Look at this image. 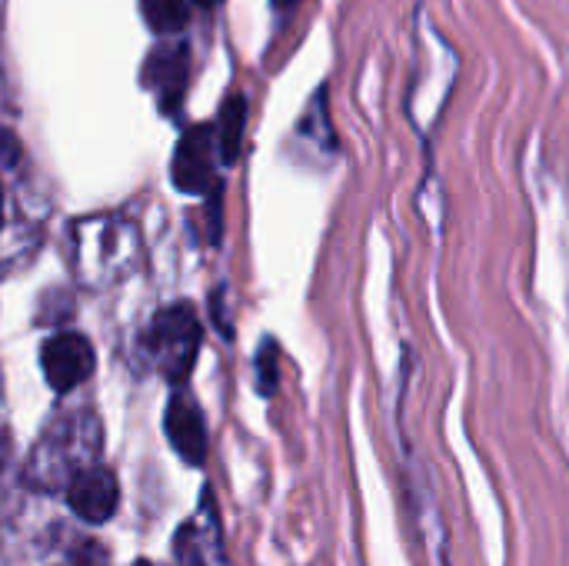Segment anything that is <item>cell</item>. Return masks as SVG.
I'll list each match as a JSON object with an SVG mask.
<instances>
[{
	"label": "cell",
	"mask_w": 569,
	"mask_h": 566,
	"mask_svg": "<svg viewBox=\"0 0 569 566\" xmlns=\"http://www.w3.org/2000/svg\"><path fill=\"white\" fill-rule=\"evenodd\" d=\"M120 504V487L117 477L107 467H90L80 477L70 480L67 487V507L83 520V524H107L117 514Z\"/></svg>",
	"instance_id": "7"
},
{
	"label": "cell",
	"mask_w": 569,
	"mask_h": 566,
	"mask_svg": "<svg viewBox=\"0 0 569 566\" xmlns=\"http://www.w3.org/2000/svg\"><path fill=\"white\" fill-rule=\"evenodd\" d=\"M140 13L153 33H180L187 27V3L183 0H140Z\"/></svg>",
	"instance_id": "11"
},
{
	"label": "cell",
	"mask_w": 569,
	"mask_h": 566,
	"mask_svg": "<svg viewBox=\"0 0 569 566\" xmlns=\"http://www.w3.org/2000/svg\"><path fill=\"white\" fill-rule=\"evenodd\" d=\"M300 0H273V10H290V7H297Z\"/></svg>",
	"instance_id": "14"
},
{
	"label": "cell",
	"mask_w": 569,
	"mask_h": 566,
	"mask_svg": "<svg viewBox=\"0 0 569 566\" xmlns=\"http://www.w3.org/2000/svg\"><path fill=\"white\" fill-rule=\"evenodd\" d=\"M103 447V427L90 410L57 417L27 460V484L37 490H67L73 477L90 470Z\"/></svg>",
	"instance_id": "1"
},
{
	"label": "cell",
	"mask_w": 569,
	"mask_h": 566,
	"mask_svg": "<svg viewBox=\"0 0 569 566\" xmlns=\"http://www.w3.org/2000/svg\"><path fill=\"white\" fill-rule=\"evenodd\" d=\"M193 3H197V7H203V10H210V7H217L220 0H193Z\"/></svg>",
	"instance_id": "15"
},
{
	"label": "cell",
	"mask_w": 569,
	"mask_h": 566,
	"mask_svg": "<svg viewBox=\"0 0 569 566\" xmlns=\"http://www.w3.org/2000/svg\"><path fill=\"white\" fill-rule=\"evenodd\" d=\"M137 566H150V564H137Z\"/></svg>",
	"instance_id": "17"
},
{
	"label": "cell",
	"mask_w": 569,
	"mask_h": 566,
	"mask_svg": "<svg viewBox=\"0 0 569 566\" xmlns=\"http://www.w3.org/2000/svg\"><path fill=\"white\" fill-rule=\"evenodd\" d=\"M173 564L177 566H227L223 554V527L217 514L213 490H203L197 514L180 524L173 537Z\"/></svg>",
	"instance_id": "3"
},
{
	"label": "cell",
	"mask_w": 569,
	"mask_h": 566,
	"mask_svg": "<svg viewBox=\"0 0 569 566\" xmlns=\"http://www.w3.org/2000/svg\"><path fill=\"white\" fill-rule=\"evenodd\" d=\"M200 340H203V330H200L193 307L173 304L153 317V324L147 330V354L167 380L180 384L190 377V370L197 364Z\"/></svg>",
	"instance_id": "2"
},
{
	"label": "cell",
	"mask_w": 569,
	"mask_h": 566,
	"mask_svg": "<svg viewBox=\"0 0 569 566\" xmlns=\"http://www.w3.org/2000/svg\"><path fill=\"white\" fill-rule=\"evenodd\" d=\"M243 127H247V100L243 93H230L220 107L217 120V150L223 163H237L240 143H243Z\"/></svg>",
	"instance_id": "10"
},
{
	"label": "cell",
	"mask_w": 569,
	"mask_h": 566,
	"mask_svg": "<svg viewBox=\"0 0 569 566\" xmlns=\"http://www.w3.org/2000/svg\"><path fill=\"white\" fill-rule=\"evenodd\" d=\"M213 150H217V130L200 123L190 127L177 150H173V163H170V177L173 187L180 193H210L217 190V170H213Z\"/></svg>",
	"instance_id": "4"
},
{
	"label": "cell",
	"mask_w": 569,
	"mask_h": 566,
	"mask_svg": "<svg viewBox=\"0 0 569 566\" xmlns=\"http://www.w3.org/2000/svg\"><path fill=\"white\" fill-rule=\"evenodd\" d=\"M297 137L313 143L323 157L337 153V137H333V123H330V107H327V87H320L310 97V107L303 110L300 123H297Z\"/></svg>",
	"instance_id": "9"
},
{
	"label": "cell",
	"mask_w": 569,
	"mask_h": 566,
	"mask_svg": "<svg viewBox=\"0 0 569 566\" xmlns=\"http://www.w3.org/2000/svg\"><path fill=\"white\" fill-rule=\"evenodd\" d=\"M253 377H257V394L260 397H273L280 387V347L277 340H263L257 357H253Z\"/></svg>",
	"instance_id": "12"
},
{
	"label": "cell",
	"mask_w": 569,
	"mask_h": 566,
	"mask_svg": "<svg viewBox=\"0 0 569 566\" xmlns=\"http://www.w3.org/2000/svg\"><path fill=\"white\" fill-rule=\"evenodd\" d=\"M163 430H167V440L183 464L203 467V460H207V420H203V410L197 407V400L190 394L170 397Z\"/></svg>",
	"instance_id": "6"
},
{
	"label": "cell",
	"mask_w": 569,
	"mask_h": 566,
	"mask_svg": "<svg viewBox=\"0 0 569 566\" xmlns=\"http://www.w3.org/2000/svg\"><path fill=\"white\" fill-rule=\"evenodd\" d=\"M7 460H10V437L0 430V470L7 467Z\"/></svg>",
	"instance_id": "13"
},
{
	"label": "cell",
	"mask_w": 569,
	"mask_h": 566,
	"mask_svg": "<svg viewBox=\"0 0 569 566\" xmlns=\"http://www.w3.org/2000/svg\"><path fill=\"white\" fill-rule=\"evenodd\" d=\"M40 367H43L50 390L67 394L93 374L97 357H93V347L83 334H57L43 344Z\"/></svg>",
	"instance_id": "5"
},
{
	"label": "cell",
	"mask_w": 569,
	"mask_h": 566,
	"mask_svg": "<svg viewBox=\"0 0 569 566\" xmlns=\"http://www.w3.org/2000/svg\"><path fill=\"white\" fill-rule=\"evenodd\" d=\"M143 80L150 83V90L157 93L163 110H173L187 90V47L173 43V47H160L150 53Z\"/></svg>",
	"instance_id": "8"
},
{
	"label": "cell",
	"mask_w": 569,
	"mask_h": 566,
	"mask_svg": "<svg viewBox=\"0 0 569 566\" xmlns=\"http://www.w3.org/2000/svg\"><path fill=\"white\" fill-rule=\"evenodd\" d=\"M0 224H3V187H0Z\"/></svg>",
	"instance_id": "16"
}]
</instances>
